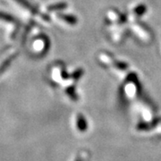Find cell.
Here are the masks:
<instances>
[{
  "mask_svg": "<svg viewBox=\"0 0 161 161\" xmlns=\"http://www.w3.org/2000/svg\"><path fill=\"white\" fill-rule=\"evenodd\" d=\"M17 3H19L21 6H24L25 8H27V9H29L30 11H31V12H35V10L33 9V7H31V6L30 5L29 3L26 1V0H15Z\"/></svg>",
  "mask_w": 161,
  "mask_h": 161,
  "instance_id": "1",
  "label": "cell"
},
{
  "mask_svg": "<svg viewBox=\"0 0 161 161\" xmlns=\"http://www.w3.org/2000/svg\"><path fill=\"white\" fill-rule=\"evenodd\" d=\"M12 59H13V57H11V58H9V59H7L6 61V63L3 64H2V66L0 67V73H2L3 72V70H5L8 66V64L10 63V61H12Z\"/></svg>",
  "mask_w": 161,
  "mask_h": 161,
  "instance_id": "2",
  "label": "cell"
},
{
  "mask_svg": "<svg viewBox=\"0 0 161 161\" xmlns=\"http://www.w3.org/2000/svg\"><path fill=\"white\" fill-rule=\"evenodd\" d=\"M0 18L1 19H5L6 21H14V18L10 16V15H7L6 14H2V13H0Z\"/></svg>",
  "mask_w": 161,
  "mask_h": 161,
  "instance_id": "3",
  "label": "cell"
}]
</instances>
